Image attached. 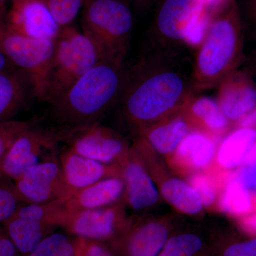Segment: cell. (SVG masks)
Wrapping results in <instances>:
<instances>
[{
    "label": "cell",
    "mask_w": 256,
    "mask_h": 256,
    "mask_svg": "<svg viewBox=\"0 0 256 256\" xmlns=\"http://www.w3.org/2000/svg\"><path fill=\"white\" fill-rule=\"evenodd\" d=\"M197 46L190 76L196 94L216 87L244 58V33L236 0H226L210 13Z\"/></svg>",
    "instance_id": "obj_2"
},
{
    "label": "cell",
    "mask_w": 256,
    "mask_h": 256,
    "mask_svg": "<svg viewBox=\"0 0 256 256\" xmlns=\"http://www.w3.org/2000/svg\"><path fill=\"white\" fill-rule=\"evenodd\" d=\"M5 22L13 31L38 40H55L62 28L45 0H10Z\"/></svg>",
    "instance_id": "obj_12"
},
{
    "label": "cell",
    "mask_w": 256,
    "mask_h": 256,
    "mask_svg": "<svg viewBox=\"0 0 256 256\" xmlns=\"http://www.w3.org/2000/svg\"><path fill=\"white\" fill-rule=\"evenodd\" d=\"M255 1H256V0H250V3L254 2H255Z\"/></svg>",
    "instance_id": "obj_45"
},
{
    "label": "cell",
    "mask_w": 256,
    "mask_h": 256,
    "mask_svg": "<svg viewBox=\"0 0 256 256\" xmlns=\"http://www.w3.org/2000/svg\"><path fill=\"white\" fill-rule=\"evenodd\" d=\"M75 256H114L102 242L76 237Z\"/></svg>",
    "instance_id": "obj_32"
},
{
    "label": "cell",
    "mask_w": 256,
    "mask_h": 256,
    "mask_svg": "<svg viewBox=\"0 0 256 256\" xmlns=\"http://www.w3.org/2000/svg\"><path fill=\"white\" fill-rule=\"evenodd\" d=\"M250 12H252V18L256 23V1L250 3Z\"/></svg>",
    "instance_id": "obj_42"
},
{
    "label": "cell",
    "mask_w": 256,
    "mask_h": 256,
    "mask_svg": "<svg viewBox=\"0 0 256 256\" xmlns=\"http://www.w3.org/2000/svg\"><path fill=\"white\" fill-rule=\"evenodd\" d=\"M124 191L121 176H114L72 192L64 200L69 212L94 210L114 204Z\"/></svg>",
    "instance_id": "obj_16"
},
{
    "label": "cell",
    "mask_w": 256,
    "mask_h": 256,
    "mask_svg": "<svg viewBox=\"0 0 256 256\" xmlns=\"http://www.w3.org/2000/svg\"><path fill=\"white\" fill-rule=\"evenodd\" d=\"M220 207L224 212L232 215H246L250 213L252 207L250 192L238 178L232 180L224 190Z\"/></svg>",
    "instance_id": "obj_25"
},
{
    "label": "cell",
    "mask_w": 256,
    "mask_h": 256,
    "mask_svg": "<svg viewBox=\"0 0 256 256\" xmlns=\"http://www.w3.org/2000/svg\"><path fill=\"white\" fill-rule=\"evenodd\" d=\"M114 205L69 212L64 228L75 237L99 242L111 240L117 234L122 220L120 210Z\"/></svg>",
    "instance_id": "obj_13"
},
{
    "label": "cell",
    "mask_w": 256,
    "mask_h": 256,
    "mask_svg": "<svg viewBox=\"0 0 256 256\" xmlns=\"http://www.w3.org/2000/svg\"><path fill=\"white\" fill-rule=\"evenodd\" d=\"M181 112L188 124L195 122L212 132H222L229 122L217 101L206 96L195 94L186 102Z\"/></svg>",
    "instance_id": "obj_21"
},
{
    "label": "cell",
    "mask_w": 256,
    "mask_h": 256,
    "mask_svg": "<svg viewBox=\"0 0 256 256\" xmlns=\"http://www.w3.org/2000/svg\"><path fill=\"white\" fill-rule=\"evenodd\" d=\"M204 242L195 234H178L168 239L158 256H202Z\"/></svg>",
    "instance_id": "obj_26"
},
{
    "label": "cell",
    "mask_w": 256,
    "mask_h": 256,
    "mask_svg": "<svg viewBox=\"0 0 256 256\" xmlns=\"http://www.w3.org/2000/svg\"><path fill=\"white\" fill-rule=\"evenodd\" d=\"M12 67L16 66H14L11 63V62L8 60V57L0 50V70L12 68Z\"/></svg>",
    "instance_id": "obj_39"
},
{
    "label": "cell",
    "mask_w": 256,
    "mask_h": 256,
    "mask_svg": "<svg viewBox=\"0 0 256 256\" xmlns=\"http://www.w3.org/2000/svg\"><path fill=\"white\" fill-rule=\"evenodd\" d=\"M195 94L190 78L176 68L144 62L128 72L121 99L128 118L140 128L180 114Z\"/></svg>",
    "instance_id": "obj_1"
},
{
    "label": "cell",
    "mask_w": 256,
    "mask_h": 256,
    "mask_svg": "<svg viewBox=\"0 0 256 256\" xmlns=\"http://www.w3.org/2000/svg\"><path fill=\"white\" fill-rule=\"evenodd\" d=\"M70 150L105 164H112L126 156V142L118 134L99 122L68 128L60 132Z\"/></svg>",
    "instance_id": "obj_10"
},
{
    "label": "cell",
    "mask_w": 256,
    "mask_h": 256,
    "mask_svg": "<svg viewBox=\"0 0 256 256\" xmlns=\"http://www.w3.org/2000/svg\"><path fill=\"white\" fill-rule=\"evenodd\" d=\"M220 256H256V237L228 244Z\"/></svg>",
    "instance_id": "obj_33"
},
{
    "label": "cell",
    "mask_w": 256,
    "mask_h": 256,
    "mask_svg": "<svg viewBox=\"0 0 256 256\" xmlns=\"http://www.w3.org/2000/svg\"><path fill=\"white\" fill-rule=\"evenodd\" d=\"M60 133L35 124L25 130L0 160V174L14 181L28 168L56 152Z\"/></svg>",
    "instance_id": "obj_9"
},
{
    "label": "cell",
    "mask_w": 256,
    "mask_h": 256,
    "mask_svg": "<svg viewBox=\"0 0 256 256\" xmlns=\"http://www.w3.org/2000/svg\"><path fill=\"white\" fill-rule=\"evenodd\" d=\"M0 256H22L2 224H0Z\"/></svg>",
    "instance_id": "obj_35"
},
{
    "label": "cell",
    "mask_w": 256,
    "mask_h": 256,
    "mask_svg": "<svg viewBox=\"0 0 256 256\" xmlns=\"http://www.w3.org/2000/svg\"><path fill=\"white\" fill-rule=\"evenodd\" d=\"M82 32L101 60L124 62L130 45L133 16L122 0H84Z\"/></svg>",
    "instance_id": "obj_4"
},
{
    "label": "cell",
    "mask_w": 256,
    "mask_h": 256,
    "mask_svg": "<svg viewBox=\"0 0 256 256\" xmlns=\"http://www.w3.org/2000/svg\"><path fill=\"white\" fill-rule=\"evenodd\" d=\"M58 158L64 182L70 194L104 178L122 176V170L116 165L86 158L68 148L62 152Z\"/></svg>",
    "instance_id": "obj_15"
},
{
    "label": "cell",
    "mask_w": 256,
    "mask_h": 256,
    "mask_svg": "<svg viewBox=\"0 0 256 256\" xmlns=\"http://www.w3.org/2000/svg\"><path fill=\"white\" fill-rule=\"evenodd\" d=\"M128 72L124 62L100 60L52 102V116L64 127L98 124L121 98Z\"/></svg>",
    "instance_id": "obj_3"
},
{
    "label": "cell",
    "mask_w": 256,
    "mask_h": 256,
    "mask_svg": "<svg viewBox=\"0 0 256 256\" xmlns=\"http://www.w3.org/2000/svg\"><path fill=\"white\" fill-rule=\"evenodd\" d=\"M245 164L254 165L256 166V141L252 146V149L246 158Z\"/></svg>",
    "instance_id": "obj_38"
},
{
    "label": "cell",
    "mask_w": 256,
    "mask_h": 256,
    "mask_svg": "<svg viewBox=\"0 0 256 256\" xmlns=\"http://www.w3.org/2000/svg\"><path fill=\"white\" fill-rule=\"evenodd\" d=\"M14 182L23 203L64 201L70 194L64 182L60 158L56 152L28 168Z\"/></svg>",
    "instance_id": "obj_11"
},
{
    "label": "cell",
    "mask_w": 256,
    "mask_h": 256,
    "mask_svg": "<svg viewBox=\"0 0 256 256\" xmlns=\"http://www.w3.org/2000/svg\"><path fill=\"white\" fill-rule=\"evenodd\" d=\"M69 212L64 200L44 204L22 203L2 225L22 256L66 223Z\"/></svg>",
    "instance_id": "obj_6"
},
{
    "label": "cell",
    "mask_w": 256,
    "mask_h": 256,
    "mask_svg": "<svg viewBox=\"0 0 256 256\" xmlns=\"http://www.w3.org/2000/svg\"><path fill=\"white\" fill-rule=\"evenodd\" d=\"M76 237L53 233L44 238L28 256H75Z\"/></svg>",
    "instance_id": "obj_27"
},
{
    "label": "cell",
    "mask_w": 256,
    "mask_h": 256,
    "mask_svg": "<svg viewBox=\"0 0 256 256\" xmlns=\"http://www.w3.org/2000/svg\"><path fill=\"white\" fill-rule=\"evenodd\" d=\"M239 124H240V127L252 128L256 129V108L252 112L244 116L239 121Z\"/></svg>",
    "instance_id": "obj_37"
},
{
    "label": "cell",
    "mask_w": 256,
    "mask_h": 256,
    "mask_svg": "<svg viewBox=\"0 0 256 256\" xmlns=\"http://www.w3.org/2000/svg\"><path fill=\"white\" fill-rule=\"evenodd\" d=\"M178 159L193 168L206 166L214 156L215 144L210 136L200 131L190 132L178 146Z\"/></svg>",
    "instance_id": "obj_23"
},
{
    "label": "cell",
    "mask_w": 256,
    "mask_h": 256,
    "mask_svg": "<svg viewBox=\"0 0 256 256\" xmlns=\"http://www.w3.org/2000/svg\"><path fill=\"white\" fill-rule=\"evenodd\" d=\"M10 0H0V6H1L2 9L3 11L6 14V8H8V4H10Z\"/></svg>",
    "instance_id": "obj_43"
},
{
    "label": "cell",
    "mask_w": 256,
    "mask_h": 256,
    "mask_svg": "<svg viewBox=\"0 0 256 256\" xmlns=\"http://www.w3.org/2000/svg\"><path fill=\"white\" fill-rule=\"evenodd\" d=\"M240 226L246 233L256 236V210L246 215L240 220Z\"/></svg>",
    "instance_id": "obj_36"
},
{
    "label": "cell",
    "mask_w": 256,
    "mask_h": 256,
    "mask_svg": "<svg viewBox=\"0 0 256 256\" xmlns=\"http://www.w3.org/2000/svg\"><path fill=\"white\" fill-rule=\"evenodd\" d=\"M226 0H206L208 5V14H210L216 8L220 6Z\"/></svg>",
    "instance_id": "obj_40"
},
{
    "label": "cell",
    "mask_w": 256,
    "mask_h": 256,
    "mask_svg": "<svg viewBox=\"0 0 256 256\" xmlns=\"http://www.w3.org/2000/svg\"><path fill=\"white\" fill-rule=\"evenodd\" d=\"M162 194L170 204L186 214H196L203 207L200 195L192 186L178 178H172L163 184Z\"/></svg>",
    "instance_id": "obj_24"
},
{
    "label": "cell",
    "mask_w": 256,
    "mask_h": 256,
    "mask_svg": "<svg viewBox=\"0 0 256 256\" xmlns=\"http://www.w3.org/2000/svg\"><path fill=\"white\" fill-rule=\"evenodd\" d=\"M191 186L201 198L204 205L210 206L216 200V190L210 178L205 175H194L190 180Z\"/></svg>",
    "instance_id": "obj_31"
},
{
    "label": "cell",
    "mask_w": 256,
    "mask_h": 256,
    "mask_svg": "<svg viewBox=\"0 0 256 256\" xmlns=\"http://www.w3.org/2000/svg\"><path fill=\"white\" fill-rule=\"evenodd\" d=\"M139 130L154 150L166 154L178 149L190 132V126L180 112L156 124L139 128Z\"/></svg>",
    "instance_id": "obj_18"
},
{
    "label": "cell",
    "mask_w": 256,
    "mask_h": 256,
    "mask_svg": "<svg viewBox=\"0 0 256 256\" xmlns=\"http://www.w3.org/2000/svg\"><path fill=\"white\" fill-rule=\"evenodd\" d=\"M88 37L74 25L60 28L47 76L45 100L52 104L100 60Z\"/></svg>",
    "instance_id": "obj_5"
},
{
    "label": "cell",
    "mask_w": 256,
    "mask_h": 256,
    "mask_svg": "<svg viewBox=\"0 0 256 256\" xmlns=\"http://www.w3.org/2000/svg\"><path fill=\"white\" fill-rule=\"evenodd\" d=\"M208 18L206 0H165L156 13L154 36L164 46L198 44Z\"/></svg>",
    "instance_id": "obj_8"
},
{
    "label": "cell",
    "mask_w": 256,
    "mask_h": 256,
    "mask_svg": "<svg viewBox=\"0 0 256 256\" xmlns=\"http://www.w3.org/2000/svg\"><path fill=\"white\" fill-rule=\"evenodd\" d=\"M34 124L32 121L15 120L0 124V160L6 154L16 138Z\"/></svg>",
    "instance_id": "obj_30"
},
{
    "label": "cell",
    "mask_w": 256,
    "mask_h": 256,
    "mask_svg": "<svg viewBox=\"0 0 256 256\" xmlns=\"http://www.w3.org/2000/svg\"><path fill=\"white\" fill-rule=\"evenodd\" d=\"M22 203L14 181L0 174V224L8 220Z\"/></svg>",
    "instance_id": "obj_29"
},
{
    "label": "cell",
    "mask_w": 256,
    "mask_h": 256,
    "mask_svg": "<svg viewBox=\"0 0 256 256\" xmlns=\"http://www.w3.org/2000/svg\"><path fill=\"white\" fill-rule=\"evenodd\" d=\"M54 40H38L13 31L0 20V50L11 63L28 75L33 96L45 100L47 76Z\"/></svg>",
    "instance_id": "obj_7"
},
{
    "label": "cell",
    "mask_w": 256,
    "mask_h": 256,
    "mask_svg": "<svg viewBox=\"0 0 256 256\" xmlns=\"http://www.w3.org/2000/svg\"><path fill=\"white\" fill-rule=\"evenodd\" d=\"M236 178L249 192L256 194V166L244 164L239 170Z\"/></svg>",
    "instance_id": "obj_34"
},
{
    "label": "cell",
    "mask_w": 256,
    "mask_h": 256,
    "mask_svg": "<svg viewBox=\"0 0 256 256\" xmlns=\"http://www.w3.org/2000/svg\"><path fill=\"white\" fill-rule=\"evenodd\" d=\"M121 178L124 180L127 201L133 210H144L158 201L159 193L156 185L140 163L136 160L126 162Z\"/></svg>",
    "instance_id": "obj_19"
},
{
    "label": "cell",
    "mask_w": 256,
    "mask_h": 256,
    "mask_svg": "<svg viewBox=\"0 0 256 256\" xmlns=\"http://www.w3.org/2000/svg\"><path fill=\"white\" fill-rule=\"evenodd\" d=\"M33 96L30 78L16 67L0 70V124L11 120Z\"/></svg>",
    "instance_id": "obj_17"
},
{
    "label": "cell",
    "mask_w": 256,
    "mask_h": 256,
    "mask_svg": "<svg viewBox=\"0 0 256 256\" xmlns=\"http://www.w3.org/2000/svg\"><path fill=\"white\" fill-rule=\"evenodd\" d=\"M5 16H6V13L3 11L2 9L1 8V6H0V20H4Z\"/></svg>",
    "instance_id": "obj_44"
},
{
    "label": "cell",
    "mask_w": 256,
    "mask_h": 256,
    "mask_svg": "<svg viewBox=\"0 0 256 256\" xmlns=\"http://www.w3.org/2000/svg\"></svg>",
    "instance_id": "obj_46"
},
{
    "label": "cell",
    "mask_w": 256,
    "mask_h": 256,
    "mask_svg": "<svg viewBox=\"0 0 256 256\" xmlns=\"http://www.w3.org/2000/svg\"><path fill=\"white\" fill-rule=\"evenodd\" d=\"M256 141V129L240 127L229 134L218 150V161L222 166L232 168L242 164Z\"/></svg>",
    "instance_id": "obj_22"
},
{
    "label": "cell",
    "mask_w": 256,
    "mask_h": 256,
    "mask_svg": "<svg viewBox=\"0 0 256 256\" xmlns=\"http://www.w3.org/2000/svg\"><path fill=\"white\" fill-rule=\"evenodd\" d=\"M133 1L140 8H142V6H149L152 3L154 2L156 0H133Z\"/></svg>",
    "instance_id": "obj_41"
},
{
    "label": "cell",
    "mask_w": 256,
    "mask_h": 256,
    "mask_svg": "<svg viewBox=\"0 0 256 256\" xmlns=\"http://www.w3.org/2000/svg\"><path fill=\"white\" fill-rule=\"evenodd\" d=\"M216 100L228 121H240L256 108V82L246 72L234 70L217 86Z\"/></svg>",
    "instance_id": "obj_14"
},
{
    "label": "cell",
    "mask_w": 256,
    "mask_h": 256,
    "mask_svg": "<svg viewBox=\"0 0 256 256\" xmlns=\"http://www.w3.org/2000/svg\"><path fill=\"white\" fill-rule=\"evenodd\" d=\"M60 28L72 25L84 5V0H45Z\"/></svg>",
    "instance_id": "obj_28"
},
{
    "label": "cell",
    "mask_w": 256,
    "mask_h": 256,
    "mask_svg": "<svg viewBox=\"0 0 256 256\" xmlns=\"http://www.w3.org/2000/svg\"><path fill=\"white\" fill-rule=\"evenodd\" d=\"M169 238L164 225L149 222L130 232L124 239V252L127 256H158Z\"/></svg>",
    "instance_id": "obj_20"
}]
</instances>
